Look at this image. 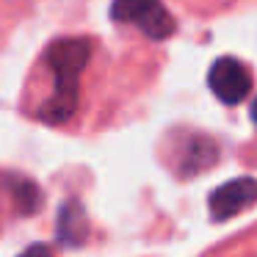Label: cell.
<instances>
[{"mask_svg":"<svg viewBox=\"0 0 257 257\" xmlns=\"http://www.w3.org/2000/svg\"><path fill=\"white\" fill-rule=\"evenodd\" d=\"M91 58V42L89 39H58L47 47L45 61L53 72V94L39 108V119L47 124H61L78 108V91H80V75Z\"/></svg>","mask_w":257,"mask_h":257,"instance_id":"6da1fadb","label":"cell"},{"mask_svg":"<svg viewBox=\"0 0 257 257\" xmlns=\"http://www.w3.org/2000/svg\"><path fill=\"white\" fill-rule=\"evenodd\" d=\"M111 17L116 23L136 25L150 39H166L174 34V17L163 9L161 0H113Z\"/></svg>","mask_w":257,"mask_h":257,"instance_id":"7a4b0ae2","label":"cell"},{"mask_svg":"<svg viewBox=\"0 0 257 257\" xmlns=\"http://www.w3.org/2000/svg\"><path fill=\"white\" fill-rule=\"evenodd\" d=\"M207 83H210L213 94L218 97L227 105H235V102L246 100V94L251 91V75L238 58H218L216 64L207 72Z\"/></svg>","mask_w":257,"mask_h":257,"instance_id":"3957f363","label":"cell"},{"mask_svg":"<svg viewBox=\"0 0 257 257\" xmlns=\"http://www.w3.org/2000/svg\"><path fill=\"white\" fill-rule=\"evenodd\" d=\"M257 202V180L254 177H235L227 180L224 185H218L210 194V213L213 218L224 221L229 216L249 210Z\"/></svg>","mask_w":257,"mask_h":257,"instance_id":"277c9868","label":"cell"},{"mask_svg":"<svg viewBox=\"0 0 257 257\" xmlns=\"http://www.w3.org/2000/svg\"><path fill=\"white\" fill-rule=\"evenodd\" d=\"M89 235V221L78 202H64L58 210V240L67 246H80Z\"/></svg>","mask_w":257,"mask_h":257,"instance_id":"5b68a950","label":"cell"},{"mask_svg":"<svg viewBox=\"0 0 257 257\" xmlns=\"http://www.w3.org/2000/svg\"><path fill=\"white\" fill-rule=\"evenodd\" d=\"M216 158V144L207 139H194L183 155V174H196L205 166H210Z\"/></svg>","mask_w":257,"mask_h":257,"instance_id":"8992f818","label":"cell"},{"mask_svg":"<svg viewBox=\"0 0 257 257\" xmlns=\"http://www.w3.org/2000/svg\"><path fill=\"white\" fill-rule=\"evenodd\" d=\"M14 188V199H17V207L23 213H36L39 210V205H42V191L36 188L31 180H17V183L12 185Z\"/></svg>","mask_w":257,"mask_h":257,"instance_id":"52a82bcc","label":"cell"},{"mask_svg":"<svg viewBox=\"0 0 257 257\" xmlns=\"http://www.w3.org/2000/svg\"><path fill=\"white\" fill-rule=\"evenodd\" d=\"M20 257H53V251H50V246H45V243H34V246H28Z\"/></svg>","mask_w":257,"mask_h":257,"instance_id":"ba28073f","label":"cell"},{"mask_svg":"<svg viewBox=\"0 0 257 257\" xmlns=\"http://www.w3.org/2000/svg\"><path fill=\"white\" fill-rule=\"evenodd\" d=\"M251 119H254V124H257V100H254V105H251Z\"/></svg>","mask_w":257,"mask_h":257,"instance_id":"9c48e42d","label":"cell"}]
</instances>
